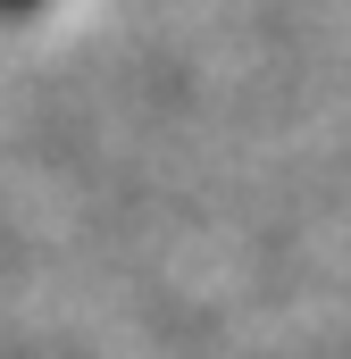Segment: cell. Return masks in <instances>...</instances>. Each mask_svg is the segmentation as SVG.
Instances as JSON below:
<instances>
[{
    "label": "cell",
    "mask_w": 351,
    "mask_h": 359,
    "mask_svg": "<svg viewBox=\"0 0 351 359\" xmlns=\"http://www.w3.org/2000/svg\"><path fill=\"white\" fill-rule=\"evenodd\" d=\"M34 8H42V0H0V17H34Z\"/></svg>",
    "instance_id": "cell-1"
}]
</instances>
